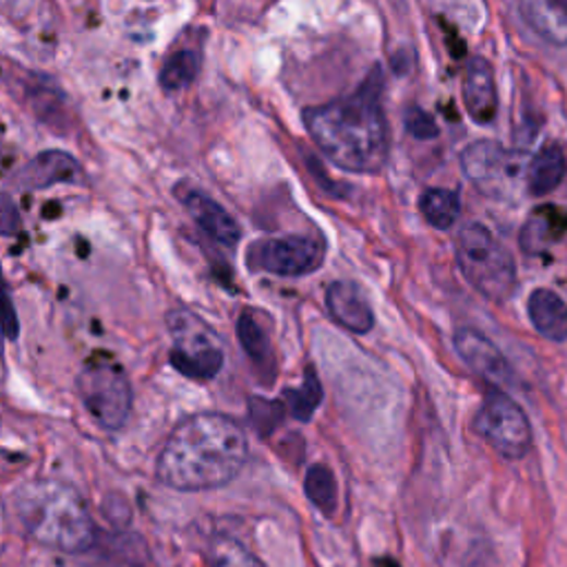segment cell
Returning <instances> with one entry per match:
<instances>
[{
	"label": "cell",
	"instance_id": "6da1fadb",
	"mask_svg": "<svg viewBox=\"0 0 567 567\" xmlns=\"http://www.w3.org/2000/svg\"><path fill=\"white\" fill-rule=\"evenodd\" d=\"M249 459V439L242 425L218 412H200L180 421L167 437L156 474L178 492H204L229 485Z\"/></svg>",
	"mask_w": 567,
	"mask_h": 567
},
{
	"label": "cell",
	"instance_id": "7a4b0ae2",
	"mask_svg": "<svg viewBox=\"0 0 567 567\" xmlns=\"http://www.w3.org/2000/svg\"><path fill=\"white\" fill-rule=\"evenodd\" d=\"M379 74L354 92L304 113L306 129L322 154L343 171L377 173L386 167L390 137L379 105Z\"/></svg>",
	"mask_w": 567,
	"mask_h": 567
},
{
	"label": "cell",
	"instance_id": "3957f363",
	"mask_svg": "<svg viewBox=\"0 0 567 567\" xmlns=\"http://www.w3.org/2000/svg\"><path fill=\"white\" fill-rule=\"evenodd\" d=\"M23 532L43 547L83 554L94 547L98 528L81 492L58 479H34L12 496Z\"/></svg>",
	"mask_w": 567,
	"mask_h": 567
},
{
	"label": "cell",
	"instance_id": "277c9868",
	"mask_svg": "<svg viewBox=\"0 0 567 567\" xmlns=\"http://www.w3.org/2000/svg\"><path fill=\"white\" fill-rule=\"evenodd\" d=\"M457 264L470 287L490 302H506L517 289V264L490 229L472 222L457 238Z\"/></svg>",
	"mask_w": 567,
	"mask_h": 567
},
{
	"label": "cell",
	"instance_id": "5b68a950",
	"mask_svg": "<svg viewBox=\"0 0 567 567\" xmlns=\"http://www.w3.org/2000/svg\"><path fill=\"white\" fill-rule=\"evenodd\" d=\"M83 406L102 431L116 433L133 408V390L124 366L107 352H94L76 382Z\"/></svg>",
	"mask_w": 567,
	"mask_h": 567
},
{
	"label": "cell",
	"instance_id": "8992f818",
	"mask_svg": "<svg viewBox=\"0 0 567 567\" xmlns=\"http://www.w3.org/2000/svg\"><path fill=\"white\" fill-rule=\"evenodd\" d=\"M167 328L173 339L171 364L178 373L195 382L220 375L225 366L222 339L202 317L186 309H173L167 315Z\"/></svg>",
	"mask_w": 567,
	"mask_h": 567
},
{
	"label": "cell",
	"instance_id": "52a82bcc",
	"mask_svg": "<svg viewBox=\"0 0 567 567\" xmlns=\"http://www.w3.org/2000/svg\"><path fill=\"white\" fill-rule=\"evenodd\" d=\"M526 156L502 147L494 140H479L461 154L466 178L487 197L510 200L526 178Z\"/></svg>",
	"mask_w": 567,
	"mask_h": 567
},
{
	"label": "cell",
	"instance_id": "ba28073f",
	"mask_svg": "<svg viewBox=\"0 0 567 567\" xmlns=\"http://www.w3.org/2000/svg\"><path fill=\"white\" fill-rule=\"evenodd\" d=\"M474 431L506 459H523L532 446V425L523 408L502 388H490L476 417Z\"/></svg>",
	"mask_w": 567,
	"mask_h": 567
},
{
	"label": "cell",
	"instance_id": "9c48e42d",
	"mask_svg": "<svg viewBox=\"0 0 567 567\" xmlns=\"http://www.w3.org/2000/svg\"><path fill=\"white\" fill-rule=\"evenodd\" d=\"M326 246L322 240L306 236L266 238L249 249L246 262L253 270L279 275V277H302L317 270L324 264Z\"/></svg>",
	"mask_w": 567,
	"mask_h": 567
},
{
	"label": "cell",
	"instance_id": "30bf717a",
	"mask_svg": "<svg viewBox=\"0 0 567 567\" xmlns=\"http://www.w3.org/2000/svg\"><path fill=\"white\" fill-rule=\"evenodd\" d=\"M455 348L466 366L487 382L492 388H506L515 384V373L508 360L483 333L474 328H459L455 333Z\"/></svg>",
	"mask_w": 567,
	"mask_h": 567
},
{
	"label": "cell",
	"instance_id": "8fae6325",
	"mask_svg": "<svg viewBox=\"0 0 567 567\" xmlns=\"http://www.w3.org/2000/svg\"><path fill=\"white\" fill-rule=\"evenodd\" d=\"M176 193L189 216L193 218V222L213 242H218L227 249L238 246V242L242 238V229L222 204H218L210 195H206L204 191L193 189V186H180V189H176Z\"/></svg>",
	"mask_w": 567,
	"mask_h": 567
},
{
	"label": "cell",
	"instance_id": "7c38bea8",
	"mask_svg": "<svg viewBox=\"0 0 567 567\" xmlns=\"http://www.w3.org/2000/svg\"><path fill=\"white\" fill-rule=\"evenodd\" d=\"M83 178V167L79 160L60 149L40 152L34 156L14 178L16 186L23 191H43L56 184H76Z\"/></svg>",
	"mask_w": 567,
	"mask_h": 567
},
{
	"label": "cell",
	"instance_id": "4fadbf2b",
	"mask_svg": "<svg viewBox=\"0 0 567 567\" xmlns=\"http://www.w3.org/2000/svg\"><path fill=\"white\" fill-rule=\"evenodd\" d=\"M326 306L333 319L350 333H371L375 326V315L371 304L366 302L358 284L339 279L333 281L326 291Z\"/></svg>",
	"mask_w": 567,
	"mask_h": 567
},
{
	"label": "cell",
	"instance_id": "5bb4252c",
	"mask_svg": "<svg viewBox=\"0 0 567 567\" xmlns=\"http://www.w3.org/2000/svg\"><path fill=\"white\" fill-rule=\"evenodd\" d=\"M463 102L470 120L479 126H485L496 118L499 98H496L494 74L487 60L472 58L468 62L463 74Z\"/></svg>",
	"mask_w": 567,
	"mask_h": 567
},
{
	"label": "cell",
	"instance_id": "9a60e30c",
	"mask_svg": "<svg viewBox=\"0 0 567 567\" xmlns=\"http://www.w3.org/2000/svg\"><path fill=\"white\" fill-rule=\"evenodd\" d=\"M519 10L543 40L567 47V0H519Z\"/></svg>",
	"mask_w": 567,
	"mask_h": 567
},
{
	"label": "cell",
	"instance_id": "2e32d148",
	"mask_svg": "<svg viewBox=\"0 0 567 567\" xmlns=\"http://www.w3.org/2000/svg\"><path fill=\"white\" fill-rule=\"evenodd\" d=\"M528 315L541 337L567 341V304L554 291L536 289L528 300Z\"/></svg>",
	"mask_w": 567,
	"mask_h": 567
},
{
	"label": "cell",
	"instance_id": "e0dca14e",
	"mask_svg": "<svg viewBox=\"0 0 567 567\" xmlns=\"http://www.w3.org/2000/svg\"><path fill=\"white\" fill-rule=\"evenodd\" d=\"M567 160L560 147L550 145L543 152H539L526 171V189L530 195L541 197L552 193L565 178Z\"/></svg>",
	"mask_w": 567,
	"mask_h": 567
},
{
	"label": "cell",
	"instance_id": "ac0fdd59",
	"mask_svg": "<svg viewBox=\"0 0 567 567\" xmlns=\"http://www.w3.org/2000/svg\"><path fill=\"white\" fill-rule=\"evenodd\" d=\"M419 208H421V216L431 227L439 231H448L459 220L461 202L459 195L450 189H429L423 191L419 200Z\"/></svg>",
	"mask_w": 567,
	"mask_h": 567
},
{
	"label": "cell",
	"instance_id": "d6986e66",
	"mask_svg": "<svg viewBox=\"0 0 567 567\" xmlns=\"http://www.w3.org/2000/svg\"><path fill=\"white\" fill-rule=\"evenodd\" d=\"M200 67H202V58L197 51L193 49L173 51L160 67V76H158L160 87L169 94L191 87L200 74Z\"/></svg>",
	"mask_w": 567,
	"mask_h": 567
},
{
	"label": "cell",
	"instance_id": "ffe728a7",
	"mask_svg": "<svg viewBox=\"0 0 567 567\" xmlns=\"http://www.w3.org/2000/svg\"><path fill=\"white\" fill-rule=\"evenodd\" d=\"M238 337L246 350L249 358L253 360L255 366L268 369V373L273 375L275 371V354H273V346L270 339L266 335V330L257 324V319L251 313H242L238 319Z\"/></svg>",
	"mask_w": 567,
	"mask_h": 567
},
{
	"label": "cell",
	"instance_id": "44dd1931",
	"mask_svg": "<svg viewBox=\"0 0 567 567\" xmlns=\"http://www.w3.org/2000/svg\"><path fill=\"white\" fill-rule=\"evenodd\" d=\"M304 487H306V496L322 515H326V517L335 515V510H337V481H335V474L330 472V468H326L322 463L311 466L309 472H306Z\"/></svg>",
	"mask_w": 567,
	"mask_h": 567
},
{
	"label": "cell",
	"instance_id": "7402d4cb",
	"mask_svg": "<svg viewBox=\"0 0 567 567\" xmlns=\"http://www.w3.org/2000/svg\"><path fill=\"white\" fill-rule=\"evenodd\" d=\"M287 397H289V408H291L293 417L300 421H311L313 412L317 410V406L322 403V397H324L317 373L313 369H306L304 384L295 390H287Z\"/></svg>",
	"mask_w": 567,
	"mask_h": 567
},
{
	"label": "cell",
	"instance_id": "603a6c76",
	"mask_svg": "<svg viewBox=\"0 0 567 567\" xmlns=\"http://www.w3.org/2000/svg\"><path fill=\"white\" fill-rule=\"evenodd\" d=\"M206 567H266V565L255 554H251L242 543L231 539H220L213 543Z\"/></svg>",
	"mask_w": 567,
	"mask_h": 567
},
{
	"label": "cell",
	"instance_id": "cb8c5ba5",
	"mask_svg": "<svg viewBox=\"0 0 567 567\" xmlns=\"http://www.w3.org/2000/svg\"><path fill=\"white\" fill-rule=\"evenodd\" d=\"M403 124H406L408 133L417 140H433L439 135V126H437L435 118L429 111H423L421 107L406 109Z\"/></svg>",
	"mask_w": 567,
	"mask_h": 567
},
{
	"label": "cell",
	"instance_id": "d4e9b609",
	"mask_svg": "<svg viewBox=\"0 0 567 567\" xmlns=\"http://www.w3.org/2000/svg\"><path fill=\"white\" fill-rule=\"evenodd\" d=\"M0 333H3L10 341L19 339V317L10 298V291L5 287V279H3V270H0Z\"/></svg>",
	"mask_w": 567,
	"mask_h": 567
},
{
	"label": "cell",
	"instance_id": "484cf974",
	"mask_svg": "<svg viewBox=\"0 0 567 567\" xmlns=\"http://www.w3.org/2000/svg\"><path fill=\"white\" fill-rule=\"evenodd\" d=\"M23 220H21V210L14 202V197L10 193L0 191V236L3 238H14L21 233Z\"/></svg>",
	"mask_w": 567,
	"mask_h": 567
},
{
	"label": "cell",
	"instance_id": "4316f807",
	"mask_svg": "<svg viewBox=\"0 0 567 567\" xmlns=\"http://www.w3.org/2000/svg\"><path fill=\"white\" fill-rule=\"evenodd\" d=\"M373 567H401V565H399L395 558H390V556H384V558H375Z\"/></svg>",
	"mask_w": 567,
	"mask_h": 567
}]
</instances>
